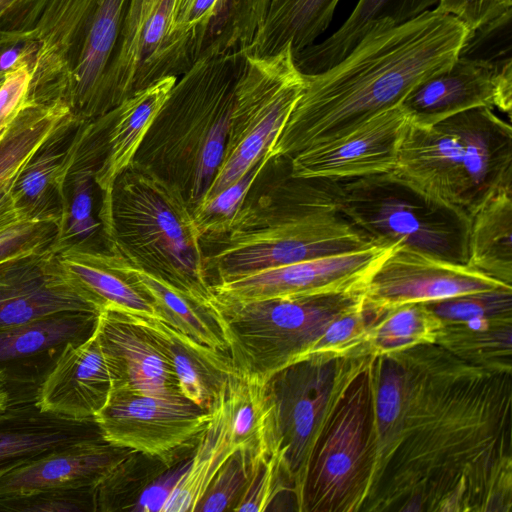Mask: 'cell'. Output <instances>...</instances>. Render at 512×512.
Returning <instances> with one entry per match:
<instances>
[{
    "instance_id": "cell-3",
    "label": "cell",
    "mask_w": 512,
    "mask_h": 512,
    "mask_svg": "<svg viewBox=\"0 0 512 512\" xmlns=\"http://www.w3.org/2000/svg\"><path fill=\"white\" fill-rule=\"evenodd\" d=\"M243 52L196 60L178 77L133 162L175 187L191 210L223 158Z\"/></svg>"
},
{
    "instance_id": "cell-31",
    "label": "cell",
    "mask_w": 512,
    "mask_h": 512,
    "mask_svg": "<svg viewBox=\"0 0 512 512\" xmlns=\"http://www.w3.org/2000/svg\"><path fill=\"white\" fill-rule=\"evenodd\" d=\"M437 3L438 0H359L336 32L294 55L295 64L305 74L322 72L342 60L373 24H400Z\"/></svg>"
},
{
    "instance_id": "cell-4",
    "label": "cell",
    "mask_w": 512,
    "mask_h": 512,
    "mask_svg": "<svg viewBox=\"0 0 512 512\" xmlns=\"http://www.w3.org/2000/svg\"><path fill=\"white\" fill-rule=\"evenodd\" d=\"M394 174L430 198L471 216L512 193V128L489 107L430 126L405 124Z\"/></svg>"
},
{
    "instance_id": "cell-39",
    "label": "cell",
    "mask_w": 512,
    "mask_h": 512,
    "mask_svg": "<svg viewBox=\"0 0 512 512\" xmlns=\"http://www.w3.org/2000/svg\"><path fill=\"white\" fill-rule=\"evenodd\" d=\"M266 457L234 451L212 479L195 511H236L255 470Z\"/></svg>"
},
{
    "instance_id": "cell-1",
    "label": "cell",
    "mask_w": 512,
    "mask_h": 512,
    "mask_svg": "<svg viewBox=\"0 0 512 512\" xmlns=\"http://www.w3.org/2000/svg\"><path fill=\"white\" fill-rule=\"evenodd\" d=\"M467 35L460 20L436 8L400 24H373L335 65L303 73V92L269 150L271 160L290 159L399 105L453 64Z\"/></svg>"
},
{
    "instance_id": "cell-12",
    "label": "cell",
    "mask_w": 512,
    "mask_h": 512,
    "mask_svg": "<svg viewBox=\"0 0 512 512\" xmlns=\"http://www.w3.org/2000/svg\"><path fill=\"white\" fill-rule=\"evenodd\" d=\"M99 314L59 311L0 329V382L9 406L37 401L64 351L93 334Z\"/></svg>"
},
{
    "instance_id": "cell-2",
    "label": "cell",
    "mask_w": 512,
    "mask_h": 512,
    "mask_svg": "<svg viewBox=\"0 0 512 512\" xmlns=\"http://www.w3.org/2000/svg\"><path fill=\"white\" fill-rule=\"evenodd\" d=\"M339 181L290 175L245 200L221 233L200 237L210 285L377 246L338 209ZM379 246V245H378Z\"/></svg>"
},
{
    "instance_id": "cell-9",
    "label": "cell",
    "mask_w": 512,
    "mask_h": 512,
    "mask_svg": "<svg viewBox=\"0 0 512 512\" xmlns=\"http://www.w3.org/2000/svg\"><path fill=\"white\" fill-rule=\"evenodd\" d=\"M175 0H129L104 86L106 112L133 93L193 64L172 34Z\"/></svg>"
},
{
    "instance_id": "cell-16",
    "label": "cell",
    "mask_w": 512,
    "mask_h": 512,
    "mask_svg": "<svg viewBox=\"0 0 512 512\" xmlns=\"http://www.w3.org/2000/svg\"><path fill=\"white\" fill-rule=\"evenodd\" d=\"M66 310L101 312L51 247L0 262V329Z\"/></svg>"
},
{
    "instance_id": "cell-33",
    "label": "cell",
    "mask_w": 512,
    "mask_h": 512,
    "mask_svg": "<svg viewBox=\"0 0 512 512\" xmlns=\"http://www.w3.org/2000/svg\"><path fill=\"white\" fill-rule=\"evenodd\" d=\"M467 265L511 286V192L496 195L471 216Z\"/></svg>"
},
{
    "instance_id": "cell-47",
    "label": "cell",
    "mask_w": 512,
    "mask_h": 512,
    "mask_svg": "<svg viewBox=\"0 0 512 512\" xmlns=\"http://www.w3.org/2000/svg\"><path fill=\"white\" fill-rule=\"evenodd\" d=\"M512 0H438L436 9L460 20L471 32L511 9Z\"/></svg>"
},
{
    "instance_id": "cell-27",
    "label": "cell",
    "mask_w": 512,
    "mask_h": 512,
    "mask_svg": "<svg viewBox=\"0 0 512 512\" xmlns=\"http://www.w3.org/2000/svg\"><path fill=\"white\" fill-rule=\"evenodd\" d=\"M175 373L181 394L211 411L237 371L229 353L201 344L158 319H144Z\"/></svg>"
},
{
    "instance_id": "cell-43",
    "label": "cell",
    "mask_w": 512,
    "mask_h": 512,
    "mask_svg": "<svg viewBox=\"0 0 512 512\" xmlns=\"http://www.w3.org/2000/svg\"><path fill=\"white\" fill-rule=\"evenodd\" d=\"M440 319L469 322L505 313L511 307V287H501L424 303Z\"/></svg>"
},
{
    "instance_id": "cell-23",
    "label": "cell",
    "mask_w": 512,
    "mask_h": 512,
    "mask_svg": "<svg viewBox=\"0 0 512 512\" xmlns=\"http://www.w3.org/2000/svg\"><path fill=\"white\" fill-rule=\"evenodd\" d=\"M131 450L89 440L19 465L0 477V497L43 490L97 488Z\"/></svg>"
},
{
    "instance_id": "cell-20",
    "label": "cell",
    "mask_w": 512,
    "mask_h": 512,
    "mask_svg": "<svg viewBox=\"0 0 512 512\" xmlns=\"http://www.w3.org/2000/svg\"><path fill=\"white\" fill-rule=\"evenodd\" d=\"M122 388L117 367L93 334L64 351L43 383L36 403L43 411L75 420H94L114 390Z\"/></svg>"
},
{
    "instance_id": "cell-35",
    "label": "cell",
    "mask_w": 512,
    "mask_h": 512,
    "mask_svg": "<svg viewBox=\"0 0 512 512\" xmlns=\"http://www.w3.org/2000/svg\"><path fill=\"white\" fill-rule=\"evenodd\" d=\"M66 270L91 296L100 310L113 309L133 317H160L141 292L104 265L93 249L67 248L57 253Z\"/></svg>"
},
{
    "instance_id": "cell-45",
    "label": "cell",
    "mask_w": 512,
    "mask_h": 512,
    "mask_svg": "<svg viewBox=\"0 0 512 512\" xmlns=\"http://www.w3.org/2000/svg\"><path fill=\"white\" fill-rule=\"evenodd\" d=\"M59 233L55 221L21 222L0 233V262L52 248Z\"/></svg>"
},
{
    "instance_id": "cell-19",
    "label": "cell",
    "mask_w": 512,
    "mask_h": 512,
    "mask_svg": "<svg viewBox=\"0 0 512 512\" xmlns=\"http://www.w3.org/2000/svg\"><path fill=\"white\" fill-rule=\"evenodd\" d=\"M115 108L84 122L72 143L62 173L63 213L59 233L52 249L58 253L67 248L100 250L95 243L102 233L101 223L93 213L95 174L105 160L108 134Z\"/></svg>"
},
{
    "instance_id": "cell-52",
    "label": "cell",
    "mask_w": 512,
    "mask_h": 512,
    "mask_svg": "<svg viewBox=\"0 0 512 512\" xmlns=\"http://www.w3.org/2000/svg\"><path fill=\"white\" fill-rule=\"evenodd\" d=\"M3 76H4V74H0V81L2 80Z\"/></svg>"
},
{
    "instance_id": "cell-28",
    "label": "cell",
    "mask_w": 512,
    "mask_h": 512,
    "mask_svg": "<svg viewBox=\"0 0 512 512\" xmlns=\"http://www.w3.org/2000/svg\"><path fill=\"white\" fill-rule=\"evenodd\" d=\"M97 258L119 273L155 307L160 320L195 341L228 353V343L212 304L198 301L160 278L107 250H95Z\"/></svg>"
},
{
    "instance_id": "cell-17",
    "label": "cell",
    "mask_w": 512,
    "mask_h": 512,
    "mask_svg": "<svg viewBox=\"0 0 512 512\" xmlns=\"http://www.w3.org/2000/svg\"><path fill=\"white\" fill-rule=\"evenodd\" d=\"M315 359L290 365L268 380L275 408L278 447L288 477L303 494L324 407V379Z\"/></svg>"
},
{
    "instance_id": "cell-50",
    "label": "cell",
    "mask_w": 512,
    "mask_h": 512,
    "mask_svg": "<svg viewBox=\"0 0 512 512\" xmlns=\"http://www.w3.org/2000/svg\"><path fill=\"white\" fill-rule=\"evenodd\" d=\"M19 0H0V21L9 13Z\"/></svg>"
},
{
    "instance_id": "cell-10",
    "label": "cell",
    "mask_w": 512,
    "mask_h": 512,
    "mask_svg": "<svg viewBox=\"0 0 512 512\" xmlns=\"http://www.w3.org/2000/svg\"><path fill=\"white\" fill-rule=\"evenodd\" d=\"M210 419L211 412L188 399L166 400L120 388L94 421L106 442L167 461L197 442Z\"/></svg>"
},
{
    "instance_id": "cell-34",
    "label": "cell",
    "mask_w": 512,
    "mask_h": 512,
    "mask_svg": "<svg viewBox=\"0 0 512 512\" xmlns=\"http://www.w3.org/2000/svg\"><path fill=\"white\" fill-rule=\"evenodd\" d=\"M210 412L211 419L197 440L188 468L176 480L159 511H195L218 470L236 451L229 441L220 398Z\"/></svg>"
},
{
    "instance_id": "cell-15",
    "label": "cell",
    "mask_w": 512,
    "mask_h": 512,
    "mask_svg": "<svg viewBox=\"0 0 512 512\" xmlns=\"http://www.w3.org/2000/svg\"><path fill=\"white\" fill-rule=\"evenodd\" d=\"M399 105L407 121L420 127L476 107H496L510 117L512 68L458 56L450 67L416 85Z\"/></svg>"
},
{
    "instance_id": "cell-8",
    "label": "cell",
    "mask_w": 512,
    "mask_h": 512,
    "mask_svg": "<svg viewBox=\"0 0 512 512\" xmlns=\"http://www.w3.org/2000/svg\"><path fill=\"white\" fill-rule=\"evenodd\" d=\"M304 85L290 45L271 56L245 54V65L235 86L223 158L200 203L238 181L269 152Z\"/></svg>"
},
{
    "instance_id": "cell-24",
    "label": "cell",
    "mask_w": 512,
    "mask_h": 512,
    "mask_svg": "<svg viewBox=\"0 0 512 512\" xmlns=\"http://www.w3.org/2000/svg\"><path fill=\"white\" fill-rule=\"evenodd\" d=\"M103 439L94 420L43 411L36 402L0 413V477L11 469L77 443Z\"/></svg>"
},
{
    "instance_id": "cell-36",
    "label": "cell",
    "mask_w": 512,
    "mask_h": 512,
    "mask_svg": "<svg viewBox=\"0 0 512 512\" xmlns=\"http://www.w3.org/2000/svg\"><path fill=\"white\" fill-rule=\"evenodd\" d=\"M348 404L336 420L311 472L310 489L319 498L343 491L360 459L362 435L361 405Z\"/></svg>"
},
{
    "instance_id": "cell-42",
    "label": "cell",
    "mask_w": 512,
    "mask_h": 512,
    "mask_svg": "<svg viewBox=\"0 0 512 512\" xmlns=\"http://www.w3.org/2000/svg\"><path fill=\"white\" fill-rule=\"evenodd\" d=\"M0 511H97L96 488L43 490L0 497Z\"/></svg>"
},
{
    "instance_id": "cell-46",
    "label": "cell",
    "mask_w": 512,
    "mask_h": 512,
    "mask_svg": "<svg viewBox=\"0 0 512 512\" xmlns=\"http://www.w3.org/2000/svg\"><path fill=\"white\" fill-rule=\"evenodd\" d=\"M32 55L7 71L0 81V139L26 103L32 80Z\"/></svg>"
},
{
    "instance_id": "cell-30",
    "label": "cell",
    "mask_w": 512,
    "mask_h": 512,
    "mask_svg": "<svg viewBox=\"0 0 512 512\" xmlns=\"http://www.w3.org/2000/svg\"><path fill=\"white\" fill-rule=\"evenodd\" d=\"M268 380L236 372L220 397L231 446L252 457H266L278 448Z\"/></svg>"
},
{
    "instance_id": "cell-14",
    "label": "cell",
    "mask_w": 512,
    "mask_h": 512,
    "mask_svg": "<svg viewBox=\"0 0 512 512\" xmlns=\"http://www.w3.org/2000/svg\"><path fill=\"white\" fill-rule=\"evenodd\" d=\"M406 122L400 105L384 110L344 135L292 156L290 175L343 181L391 172Z\"/></svg>"
},
{
    "instance_id": "cell-22",
    "label": "cell",
    "mask_w": 512,
    "mask_h": 512,
    "mask_svg": "<svg viewBox=\"0 0 512 512\" xmlns=\"http://www.w3.org/2000/svg\"><path fill=\"white\" fill-rule=\"evenodd\" d=\"M95 331L102 348L117 367L122 388L166 400L186 399L144 318L104 309Z\"/></svg>"
},
{
    "instance_id": "cell-18",
    "label": "cell",
    "mask_w": 512,
    "mask_h": 512,
    "mask_svg": "<svg viewBox=\"0 0 512 512\" xmlns=\"http://www.w3.org/2000/svg\"><path fill=\"white\" fill-rule=\"evenodd\" d=\"M98 1L49 0L31 30L18 38L36 42L27 101L66 105L70 74Z\"/></svg>"
},
{
    "instance_id": "cell-38",
    "label": "cell",
    "mask_w": 512,
    "mask_h": 512,
    "mask_svg": "<svg viewBox=\"0 0 512 512\" xmlns=\"http://www.w3.org/2000/svg\"><path fill=\"white\" fill-rule=\"evenodd\" d=\"M377 320L369 329L366 340L381 353L432 341L441 326V319L424 303L386 310Z\"/></svg>"
},
{
    "instance_id": "cell-49",
    "label": "cell",
    "mask_w": 512,
    "mask_h": 512,
    "mask_svg": "<svg viewBox=\"0 0 512 512\" xmlns=\"http://www.w3.org/2000/svg\"><path fill=\"white\" fill-rule=\"evenodd\" d=\"M23 220L11 194V187L0 192V233Z\"/></svg>"
},
{
    "instance_id": "cell-44",
    "label": "cell",
    "mask_w": 512,
    "mask_h": 512,
    "mask_svg": "<svg viewBox=\"0 0 512 512\" xmlns=\"http://www.w3.org/2000/svg\"><path fill=\"white\" fill-rule=\"evenodd\" d=\"M284 476L288 477V473L282 451L278 447L255 470L236 511H265L283 489Z\"/></svg>"
},
{
    "instance_id": "cell-7",
    "label": "cell",
    "mask_w": 512,
    "mask_h": 512,
    "mask_svg": "<svg viewBox=\"0 0 512 512\" xmlns=\"http://www.w3.org/2000/svg\"><path fill=\"white\" fill-rule=\"evenodd\" d=\"M364 291L211 304L237 372L269 379L307 360L328 325L358 303Z\"/></svg>"
},
{
    "instance_id": "cell-51",
    "label": "cell",
    "mask_w": 512,
    "mask_h": 512,
    "mask_svg": "<svg viewBox=\"0 0 512 512\" xmlns=\"http://www.w3.org/2000/svg\"><path fill=\"white\" fill-rule=\"evenodd\" d=\"M9 406V396L8 393L3 386V384L0 382V413L6 410V408Z\"/></svg>"
},
{
    "instance_id": "cell-40",
    "label": "cell",
    "mask_w": 512,
    "mask_h": 512,
    "mask_svg": "<svg viewBox=\"0 0 512 512\" xmlns=\"http://www.w3.org/2000/svg\"><path fill=\"white\" fill-rule=\"evenodd\" d=\"M271 161L269 152L264 154L238 181L192 210L199 237L221 233L228 228L252 185Z\"/></svg>"
},
{
    "instance_id": "cell-6",
    "label": "cell",
    "mask_w": 512,
    "mask_h": 512,
    "mask_svg": "<svg viewBox=\"0 0 512 512\" xmlns=\"http://www.w3.org/2000/svg\"><path fill=\"white\" fill-rule=\"evenodd\" d=\"M338 209L376 245L399 244L467 264L470 216L430 198L392 171L339 181Z\"/></svg>"
},
{
    "instance_id": "cell-48",
    "label": "cell",
    "mask_w": 512,
    "mask_h": 512,
    "mask_svg": "<svg viewBox=\"0 0 512 512\" xmlns=\"http://www.w3.org/2000/svg\"><path fill=\"white\" fill-rule=\"evenodd\" d=\"M401 401V381L395 372L384 377L377 396V413L383 425H389L398 417Z\"/></svg>"
},
{
    "instance_id": "cell-41",
    "label": "cell",
    "mask_w": 512,
    "mask_h": 512,
    "mask_svg": "<svg viewBox=\"0 0 512 512\" xmlns=\"http://www.w3.org/2000/svg\"><path fill=\"white\" fill-rule=\"evenodd\" d=\"M458 56L512 68V10L468 32Z\"/></svg>"
},
{
    "instance_id": "cell-26",
    "label": "cell",
    "mask_w": 512,
    "mask_h": 512,
    "mask_svg": "<svg viewBox=\"0 0 512 512\" xmlns=\"http://www.w3.org/2000/svg\"><path fill=\"white\" fill-rule=\"evenodd\" d=\"M84 122L71 113L67 114L17 175L11 194L24 221H55L60 224L63 167Z\"/></svg>"
},
{
    "instance_id": "cell-37",
    "label": "cell",
    "mask_w": 512,
    "mask_h": 512,
    "mask_svg": "<svg viewBox=\"0 0 512 512\" xmlns=\"http://www.w3.org/2000/svg\"><path fill=\"white\" fill-rule=\"evenodd\" d=\"M69 113L62 103L45 105L26 100L0 139V192L12 186L27 161Z\"/></svg>"
},
{
    "instance_id": "cell-5",
    "label": "cell",
    "mask_w": 512,
    "mask_h": 512,
    "mask_svg": "<svg viewBox=\"0 0 512 512\" xmlns=\"http://www.w3.org/2000/svg\"><path fill=\"white\" fill-rule=\"evenodd\" d=\"M105 249L206 304L214 297L192 210L180 192L132 162L115 180Z\"/></svg>"
},
{
    "instance_id": "cell-21",
    "label": "cell",
    "mask_w": 512,
    "mask_h": 512,
    "mask_svg": "<svg viewBox=\"0 0 512 512\" xmlns=\"http://www.w3.org/2000/svg\"><path fill=\"white\" fill-rule=\"evenodd\" d=\"M270 0H175L172 34L187 45L192 63L245 52L259 31Z\"/></svg>"
},
{
    "instance_id": "cell-32",
    "label": "cell",
    "mask_w": 512,
    "mask_h": 512,
    "mask_svg": "<svg viewBox=\"0 0 512 512\" xmlns=\"http://www.w3.org/2000/svg\"><path fill=\"white\" fill-rule=\"evenodd\" d=\"M339 0H270L264 21L244 54L274 55L290 45L293 54L315 43L327 29Z\"/></svg>"
},
{
    "instance_id": "cell-25",
    "label": "cell",
    "mask_w": 512,
    "mask_h": 512,
    "mask_svg": "<svg viewBox=\"0 0 512 512\" xmlns=\"http://www.w3.org/2000/svg\"><path fill=\"white\" fill-rule=\"evenodd\" d=\"M129 0H99L70 74L65 103L71 114L89 121L106 114L105 78Z\"/></svg>"
},
{
    "instance_id": "cell-11",
    "label": "cell",
    "mask_w": 512,
    "mask_h": 512,
    "mask_svg": "<svg viewBox=\"0 0 512 512\" xmlns=\"http://www.w3.org/2000/svg\"><path fill=\"white\" fill-rule=\"evenodd\" d=\"M394 246L377 245L258 271L212 285L213 299L245 303L364 291L371 274Z\"/></svg>"
},
{
    "instance_id": "cell-29",
    "label": "cell",
    "mask_w": 512,
    "mask_h": 512,
    "mask_svg": "<svg viewBox=\"0 0 512 512\" xmlns=\"http://www.w3.org/2000/svg\"><path fill=\"white\" fill-rule=\"evenodd\" d=\"M178 77L168 76L139 90L115 107L108 134L107 154L95 174L101 192L98 219L107 221L111 192L116 178L130 166L153 119L167 99Z\"/></svg>"
},
{
    "instance_id": "cell-13",
    "label": "cell",
    "mask_w": 512,
    "mask_h": 512,
    "mask_svg": "<svg viewBox=\"0 0 512 512\" xmlns=\"http://www.w3.org/2000/svg\"><path fill=\"white\" fill-rule=\"evenodd\" d=\"M511 287L467 264L445 261L403 245H395L368 279L364 301L384 311L411 303Z\"/></svg>"
}]
</instances>
